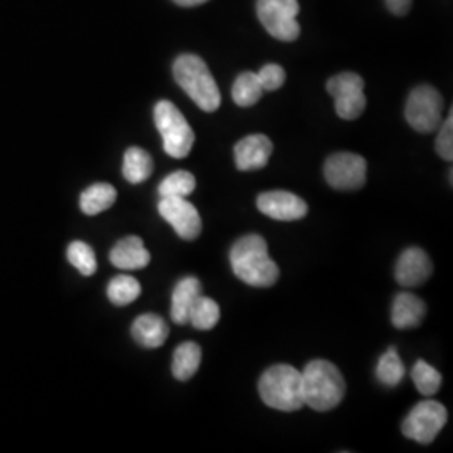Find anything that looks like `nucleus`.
<instances>
[{
	"label": "nucleus",
	"mask_w": 453,
	"mask_h": 453,
	"mask_svg": "<svg viewBox=\"0 0 453 453\" xmlns=\"http://www.w3.org/2000/svg\"><path fill=\"white\" fill-rule=\"evenodd\" d=\"M304 406L316 411H329L340 405L346 383L338 366L326 359H314L301 372Z\"/></svg>",
	"instance_id": "obj_2"
},
{
	"label": "nucleus",
	"mask_w": 453,
	"mask_h": 453,
	"mask_svg": "<svg viewBox=\"0 0 453 453\" xmlns=\"http://www.w3.org/2000/svg\"><path fill=\"white\" fill-rule=\"evenodd\" d=\"M202 294V284L196 277H183L177 282L172 294V321L175 324H188V314L194 306L195 299Z\"/></svg>",
	"instance_id": "obj_18"
},
{
	"label": "nucleus",
	"mask_w": 453,
	"mask_h": 453,
	"mask_svg": "<svg viewBox=\"0 0 453 453\" xmlns=\"http://www.w3.org/2000/svg\"><path fill=\"white\" fill-rule=\"evenodd\" d=\"M142 294L140 282L131 275L119 274L108 284V299L114 306H128Z\"/></svg>",
	"instance_id": "obj_25"
},
{
	"label": "nucleus",
	"mask_w": 453,
	"mask_h": 453,
	"mask_svg": "<svg viewBox=\"0 0 453 453\" xmlns=\"http://www.w3.org/2000/svg\"><path fill=\"white\" fill-rule=\"evenodd\" d=\"M153 173V160L143 148L131 146L123 158V175L130 183H143Z\"/></svg>",
	"instance_id": "obj_21"
},
{
	"label": "nucleus",
	"mask_w": 453,
	"mask_h": 453,
	"mask_svg": "<svg viewBox=\"0 0 453 453\" xmlns=\"http://www.w3.org/2000/svg\"><path fill=\"white\" fill-rule=\"evenodd\" d=\"M411 380L423 396H434L441 385V374L423 359L415 363Z\"/></svg>",
	"instance_id": "obj_28"
},
{
	"label": "nucleus",
	"mask_w": 453,
	"mask_h": 453,
	"mask_svg": "<svg viewBox=\"0 0 453 453\" xmlns=\"http://www.w3.org/2000/svg\"><path fill=\"white\" fill-rule=\"evenodd\" d=\"M437 153L447 162L453 160V113H449L447 121H441L438 127Z\"/></svg>",
	"instance_id": "obj_29"
},
{
	"label": "nucleus",
	"mask_w": 453,
	"mask_h": 453,
	"mask_svg": "<svg viewBox=\"0 0 453 453\" xmlns=\"http://www.w3.org/2000/svg\"><path fill=\"white\" fill-rule=\"evenodd\" d=\"M116 188L110 183H95L88 187L80 198L82 213L93 217L111 209L116 202Z\"/></svg>",
	"instance_id": "obj_20"
},
{
	"label": "nucleus",
	"mask_w": 453,
	"mask_h": 453,
	"mask_svg": "<svg viewBox=\"0 0 453 453\" xmlns=\"http://www.w3.org/2000/svg\"><path fill=\"white\" fill-rule=\"evenodd\" d=\"M388 5L389 12L395 16H406L410 12L413 0H385Z\"/></svg>",
	"instance_id": "obj_31"
},
{
	"label": "nucleus",
	"mask_w": 453,
	"mask_h": 453,
	"mask_svg": "<svg viewBox=\"0 0 453 453\" xmlns=\"http://www.w3.org/2000/svg\"><path fill=\"white\" fill-rule=\"evenodd\" d=\"M264 91H275L286 81V71L279 65H265L257 73Z\"/></svg>",
	"instance_id": "obj_30"
},
{
	"label": "nucleus",
	"mask_w": 453,
	"mask_h": 453,
	"mask_svg": "<svg viewBox=\"0 0 453 453\" xmlns=\"http://www.w3.org/2000/svg\"><path fill=\"white\" fill-rule=\"evenodd\" d=\"M220 321V308L219 304L205 296H198L195 299L194 306L188 314V323L194 326L195 329L200 331H211L217 323Z\"/></svg>",
	"instance_id": "obj_23"
},
{
	"label": "nucleus",
	"mask_w": 453,
	"mask_h": 453,
	"mask_svg": "<svg viewBox=\"0 0 453 453\" xmlns=\"http://www.w3.org/2000/svg\"><path fill=\"white\" fill-rule=\"evenodd\" d=\"M173 2L179 4L181 7H195V5H202V4H205L209 0H173Z\"/></svg>",
	"instance_id": "obj_32"
},
{
	"label": "nucleus",
	"mask_w": 453,
	"mask_h": 453,
	"mask_svg": "<svg viewBox=\"0 0 453 453\" xmlns=\"http://www.w3.org/2000/svg\"><path fill=\"white\" fill-rule=\"evenodd\" d=\"M447 408L435 400H425L411 408L406 415L402 432L406 438L415 440L421 445L432 443L441 428L447 425Z\"/></svg>",
	"instance_id": "obj_8"
},
{
	"label": "nucleus",
	"mask_w": 453,
	"mask_h": 453,
	"mask_svg": "<svg viewBox=\"0 0 453 453\" xmlns=\"http://www.w3.org/2000/svg\"><path fill=\"white\" fill-rule=\"evenodd\" d=\"M133 340L146 349H157L165 344V341L170 334L168 324L165 323L162 316L146 312L134 319L131 326Z\"/></svg>",
	"instance_id": "obj_16"
},
{
	"label": "nucleus",
	"mask_w": 453,
	"mask_h": 453,
	"mask_svg": "<svg viewBox=\"0 0 453 453\" xmlns=\"http://www.w3.org/2000/svg\"><path fill=\"white\" fill-rule=\"evenodd\" d=\"M425 312H426V306L420 297L410 292H400L395 297V303L391 308V323L398 329H411L420 326L425 318Z\"/></svg>",
	"instance_id": "obj_17"
},
{
	"label": "nucleus",
	"mask_w": 453,
	"mask_h": 453,
	"mask_svg": "<svg viewBox=\"0 0 453 453\" xmlns=\"http://www.w3.org/2000/svg\"><path fill=\"white\" fill-rule=\"evenodd\" d=\"M234 274L252 288H271L279 279V267L271 259L267 242L257 234L243 235L230 249Z\"/></svg>",
	"instance_id": "obj_1"
},
{
	"label": "nucleus",
	"mask_w": 453,
	"mask_h": 453,
	"mask_svg": "<svg viewBox=\"0 0 453 453\" xmlns=\"http://www.w3.org/2000/svg\"><path fill=\"white\" fill-rule=\"evenodd\" d=\"M158 211L173 230L177 232L180 239L183 241H195L202 232V219L200 213L187 198H162L158 203Z\"/></svg>",
	"instance_id": "obj_11"
},
{
	"label": "nucleus",
	"mask_w": 453,
	"mask_h": 453,
	"mask_svg": "<svg viewBox=\"0 0 453 453\" xmlns=\"http://www.w3.org/2000/svg\"><path fill=\"white\" fill-rule=\"evenodd\" d=\"M173 76L180 88L192 97L195 104L207 113L219 110L222 96L209 65L195 54H181L173 65Z\"/></svg>",
	"instance_id": "obj_3"
},
{
	"label": "nucleus",
	"mask_w": 453,
	"mask_h": 453,
	"mask_svg": "<svg viewBox=\"0 0 453 453\" xmlns=\"http://www.w3.org/2000/svg\"><path fill=\"white\" fill-rule=\"evenodd\" d=\"M299 9L297 0H257V17L265 31L277 41L292 42L299 37Z\"/></svg>",
	"instance_id": "obj_6"
},
{
	"label": "nucleus",
	"mask_w": 453,
	"mask_h": 453,
	"mask_svg": "<svg viewBox=\"0 0 453 453\" xmlns=\"http://www.w3.org/2000/svg\"><path fill=\"white\" fill-rule=\"evenodd\" d=\"M264 95V89L260 86L257 73L245 71L237 76V80L232 86V99L241 108H250L257 104Z\"/></svg>",
	"instance_id": "obj_22"
},
{
	"label": "nucleus",
	"mask_w": 453,
	"mask_h": 453,
	"mask_svg": "<svg viewBox=\"0 0 453 453\" xmlns=\"http://www.w3.org/2000/svg\"><path fill=\"white\" fill-rule=\"evenodd\" d=\"M257 209L274 220L294 222L306 217L308 203L291 192L274 190L264 192L257 196Z\"/></svg>",
	"instance_id": "obj_12"
},
{
	"label": "nucleus",
	"mask_w": 453,
	"mask_h": 453,
	"mask_svg": "<svg viewBox=\"0 0 453 453\" xmlns=\"http://www.w3.org/2000/svg\"><path fill=\"white\" fill-rule=\"evenodd\" d=\"M67 260H69V264L74 269H78L86 277H89V275L96 273V254L86 242L74 241V242L69 243V247H67Z\"/></svg>",
	"instance_id": "obj_27"
},
{
	"label": "nucleus",
	"mask_w": 453,
	"mask_h": 453,
	"mask_svg": "<svg viewBox=\"0 0 453 453\" xmlns=\"http://www.w3.org/2000/svg\"><path fill=\"white\" fill-rule=\"evenodd\" d=\"M443 97L435 88L421 84L415 88L406 101L405 118L408 125L418 133H434L441 125Z\"/></svg>",
	"instance_id": "obj_7"
},
{
	"label": "nucleus",
	"mask_w": 453,
	"mask_h": 453,
	"mask_svg": "<svg viewBox=\"0 0 453 453\" xmlns=\"http://www.w3.org/2000/svg\"><path fill=\"white\" fill-rule=\"evenodd\" d=\"M327 93L334 99V110L341 119L353 121L366 110L365 81L357 73H341L326 84Z\"/></svg>",
	"instance_id": "obj_9"
},
{
	"label": "nucleus",
	"mask_w": 453,
	"mask_h": 453,
	"mask_svg": "<svg viewBox=\"0 0 453 453\" xmlns=\"http://www.w3.org/2000/svg\"><path fill=\"white\" fill-rule=\"evenodd\" d=\"M366 173L368 163L357 153H334L324 163V177L334 190L355 192L363 188L366 183Z\"/></svg>",
	"instance_id": "obj_10"
},
{
	"label": "nucleus",
	"mask_w": 453,
	"mask_h": 453,
	"mask_svg": "<svg viewBox=\"0 0 453 453\" xmlns=\"http://www.w3.org/2000/svg\"><path fill=\"white\" fill-rule=\"evenodd\" d=\"M110 260L121 271H140L150 264L151 256L140 237L130 235L114 245L110 252Z\"/></svg>",
	"instance_id": "obj_15"
},
{
	"label": "nucleus",
	"mask_w": 453,
	"mask_h": 453,
	"mask_svg": "<svg viewBox=\"0 0 453 453\" xmlns=\"http://www.w3.org/2000/svg\"><path fill=\"white\" fill-rule=\"evenodd\" d=\"M434 273V264L420 247H408L396 262L395 277L403 288H418L425 284Z\"/></svg>",
	"instance_id": "obj_13"
},
{
	"label": "nucleus",
	"mask_w": 453,
	"mask_h": 453,
	"mask_svg": "<svg viewBox=\"0 0 453 453\" xmlns=\"http://www.w3.org/2000/svg\"><path fill=\"white\" fill-rule=\"evenodd\" d=\"M202 363V349L196 342L187 341L181 342L173 353V363H172V372L175 380L187 381L198 372Z\"/></svg>",
	"instance_id": "obj_19"
},
{
	"label": "nucleus",
	"mask_w": 453,
	"mask_h": 453,
	"mask_svg": "<svg viewBox=\"0 0 453 453\" xmlns=\"http://www.w3.org/2000/svg\"><path fill=\"white\" fill-rule=\"evenodd\" d=\"M195 187H196V181L194 175L190 172L179 170L162 180V183L158 185V194L162 198H173V196L187 198L188 195L194 194Z\"/></svg>",
	"instance_id": "obj_26"
},
{
	"label": "nucleus",
	"mask_w": 453,
	"mask_h": 453,
	"mask_svg": "<svg viewBox=\"0 0 453 453\" xmlns=\"http://www.w3.org/2000/svg\"><path fill=\"white\" fill-rule=\"evenodd\" d=\"M155 125L160 131L163 148L172 158H185L192 151L195 133L185 116L172 101H158L155 106Z\"/></svg>",
	"instance_id": "obj_5"
},
{
	"label": "nucleus",
	"mask_w": 453,
	"mask_h": 453,
	"mask_svg": "<svg viewBox=\"0 0 453 453\" xmlns=\"http://www.w3.org/2000/svg\"><path fill=\"white\" fill-rule=\"evenodd\" d=\"M262 402L279 411H297L304 406L301 372L291 365H275L265 370L259 380Z\"/></svg>",
	"instance_id": "obj_4"
},
{
	"label": "nucleus",
	"mask_w": 453,
	"mask_h": 453,
	"mask_svg": "<svg viewBox=\"0 0 453 453\" xmlns=\"http://www.w3.org/2000/svg\"><path fill=\"white\" fill-rule=\"evenodd\" d=\"M274 151L273 142L265 134H249L235 148V165L241 172H254L264 168Z\"/></svg>",
	"instance_id": "obj_14"
},
{
	"label": "nucleus",
	"mask_w": 453,
	"mask_h": 453,
	"mask_svg": "<svg viewBox=\"0 0 453 453\" xmlns=\"http://www.w3.org/2000/svg\"><path fill=\"white\" fill-rule=\"evenodd\" d=\"M376 376L380 383H383L388 388H395L402 383L405 378V365L398 357L396 348H389L388 351L380 357L376 366Z\"/></svg>",
	"instance_id": "obj_24"
}]
</instances>
